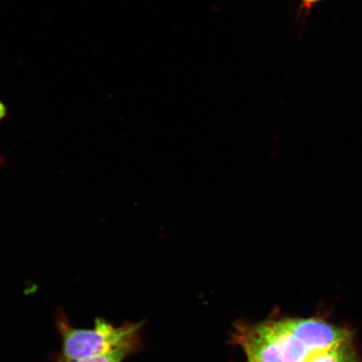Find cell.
I'll return each mask as SVG.
<instances>
[{
  "instance_id": "ba28073f",
  "label": "cell",
  "mask_w": 362,
  "mask_h": 362,
  "mask_svg": "<svg viewBox=\"0 0 362 362\" xmlns=\"http://www.w3.org/2000/svg\"><path fill=\"white\" fill-rule=\"evenodd\" d=\"M248 362H252V361H248Z\"/></svg>"
},
{
  "instance_id": "6da1fadb",
  "label": "cell",
  "mask_w": 362,
  "mask_h": 362,
  "mask_svg": "<svg viewBox=\"0 0 362 362\" xmlns=\"http://www.w3.org/2000/svg\"><path fill=\"white\" fill-rule=\"evenodd\" d=\"M56 328L61 337V350L52 356L53 362L76 361L124 347L137 348L142 323L126 322L115 327L106 319L98 317L94 327L83 329L72 327L62 309H58Z\"/></svg>"
},
{
  "instance_id": "7a4b0ae2",
  "label": "cell",
  "mask_w": 362,
  "mask_h": 362,
  "mask_svg": "<svg viewBox=\"0 0 362 362\" xmlns=\"http://www.w3.org/2000/svg\"><path fill=\"white\" fill-rule=\"evenodd\" d=\"M238 341L252 362H306L310 356L284 320L241 329Z\"/></svg>"
},
{
  "instance_id": "3957f363",
  "label": "cell",
  "mask_w": 362,
  "mask_h": 362,
  "mask_svg": "<svg viewBox=\"0 0 362 362\" xmlns=\"http://www.w3.org/2000/svg\"><path fill=\"white\" fill-rule=\"evenodd\" d=\"M287 328L302 342L310 354L327 351L350 341L348 330L315 319L284 320Z\"/></svg>"
},
{
  "instance_id": "52a82bcc",
  "label": "cell",
  "mask_w": 362,
  "mask_h": 362,
  "mask_svg": "<svg viewBox=\"0 0 362 362\" xmlns=\"http://www.w3.org/2000/svg\"><path fill=\"white\" fill-rule=\"evenodd\" d=\"M302 1L307 4H313L315 2H318V1H320V0H302Z\"/></svg>"
},
{
  "instance_id": "8992f818",
  "label": "cell",
  "mask_w": 362,
  "mask_h": 362,
  "mask_svg": "<svg viewBox=\"0 0 362 362\" xmlns=\"http://www.w3.org/2000/svg\"><path fill=\"white\" fill-rule=\"evenodd\" d=\"M7 115V108L4 103L0 102V120L4 119Z\"/></svg>"
},
{
  "instance_id": "5b68a950",
  "label": "cell",
  "mask_w": 362,
  "mask_h": 362,
  "mask_svg": "<svg viewBox=\"0 0 362 362\" xmlns=\"http://www.w3.org/2000/svg\"><path fill=\"white\" fill-rule=\"evenodd\" d=\"M136 350L137 348L124 347L105 353V354L89 357V358L62 362H124L127 357L133 354Z\"/></svg>"
},
{
  "instance_id": "277c9868",
  "label": "cell",
  "mask_w": 362,
  "mask_h": 362,
  "mask_svg": "<svg viewBox=\"0 0 362 362\" xmlns=\"http://www.w3.org/2000/svg\"><path fill=\"white\" fill-rule=\"evenodd\" d=\"M306 362H358L354 348L350 341L332 349L311 354Z\"/></svg>"
}]
</instances>
